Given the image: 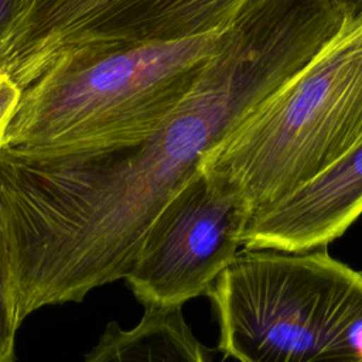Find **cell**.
I'll return each mask as SVG.
<instances>
[{"label": "cell", "instance_id": "cell-1", "mask_svg": "<svg viewBox=\"0 0 362 362\" xmlns=\"http://www.w3.org/2000/svg\"><path fill=\"white\" fill-rule=\"evenodd\" d=\"M225 33L173 42L89 45L57 58L21 90L0 151L93 154L157 132L222 47Z\"/></svg>", "mask_w": 362, "mask_h": 362}, {"label": "cell", "instance_id": "cell-2", "mask_svg": "<svg viewBox=\"0 0 362 362\" xmlns=\"http://www.w3.org/2000/svg\"><path fill=\"white\" fill-rule=\"evenodd\" d=\"M362 141V18L256 105L199 168L252 208L276 202Z\"/></svg>", "mask_w": 362, "mask_h": 362}, {"label": "cell", "instance_id": "cell-3", "mask_svg": "<svg viewBox=\"0 0 362 362\" xmlns=\"http://www.w3.org/2000/svg\"><path fill=\"white\" fill-rule=\"evenodd\" d=\"M208 297L238 362H362V273L327 247L245 249Z\"/></svg>", "mask_w": 362, "mask_h": 362}, {"label": "cell", "instance_id": "cell-4", "mask_svg": "<svg viewBox=\"0 0 362 362\" xmlns=\"http://www.w3.org/2000/svg\"><path fill=\"white\" fill-rule=\"evenodd\" d=\"M249 1L20 0L17 17L0 48V71L23 90L71 49L221 34Z\"/></svg>", "mask_w": 362, "mask_h": 362}, {"label": "cell", "instance_id": "cell-5", "mask_svg": "<svg viewBox=\"0 0 362 362\" xmlns=\"http://www.w3.org/2000/svg\"><path fill=\"white\" fill-rule=\"evenodd\" d=\"M250 205L201 168L150 225L124 276L146 307L174 308L208 296L239 253Z\"/></svg>", "mask_w": 362, "mask_h": 362}, {"label": "cell", "instance_id": "cell-6", "mask_svg": "<svg viewBox=\"0 0 362 362\" xmlns=\"http://www.w3.org/2000/svg\"><path fill=\"white\" fill-rule=\"evenodd\" d=\"M362 214V141L281 199L252 212L240 238L250 250L327 247Z\"/></svg>", "mask_w": 362, "mask_h": 362}, {"label": "cell", "instance_id": "cell-7", "mask_svg": "<svg viewBox=\"0 0 362 362\" xmlns=\"http://www.w3.org/2000/svg\"><path fill=\"white\" fill-rule=\"evenodd\" d=\"M83 362H216L194 335L181 307H146L141 320L124 329L109 322Z\"/></svg>", "mask_w": 362, "mask_h": 362}, {"label": "cell", "instance_id": "cell-8", "mask_svg": "<svg viewBox=\"0 0 362 362\" xmlns=\"http://www.w3.org/2000/svg\"><path fill=\"white\" fill-rule=\"evenodd\" d=\"M14 307L10 297L4 264L0 256V362H14L16 331Z\"/></svg>", "mask_w": 362, "mask_h": 362}, {"label": "cell", "instance_id": "cell-9", "mask_svg": "<svg viewBox=\"0 0 362 362\" xmlns=\"http://www.w3.org/2000/svg\"><path fill=\"white\" fill-rule=\"evenodd\" d=\"M21 89L3 71H0V140L17 107Z\"/></svg>", "mask_w": 362, "mask_h": 362}, {"label": "cell", "instance_id": "cell-10", "mask_svg": "<svg viewBox=\"0 0 362 362\" xmlns=\"http://www.w3.org/2000/svg\"><path fill=\"white\" fill-rule=\"evenodd\" d=\"M20 0H0V48L4 44L17 17Z\"/></svg>", "mask_w": 362, "mask_h": 362}, {"label": "cell", "instance_id": "cell-11", "mask_svg": "<svg viewBox=\"0 0 362 362\" xmlns=\"http://www.w3.org/2000/svg\"><path fill=\"white\" fill-rule=\"evenodd\" d=\"M345 21L352 23L362 18V0H332Z\"/></svg>", "mask_w": 362, "mask_h": 362}]
</instances>
